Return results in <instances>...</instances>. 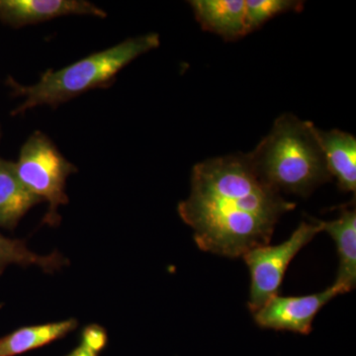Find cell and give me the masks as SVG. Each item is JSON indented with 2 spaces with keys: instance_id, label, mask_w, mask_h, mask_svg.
<instances>
[{
  "instance_id": "cell-1",
  "label": "cell",
  "mask_w": 356,
  "mask_h": 356,
  "mask_svg": "<svg viewBox=\"0 0 356 356\" xmlns=\"http://www.w3.org/2000/svg\"><path fill=\"white\" fill-rule=\"evenodd\" d=\"M295 207L262 179L248 154H231L194 166L191 194L177 209L201 250L236 259L269 245L281 216Z\"/></svg>"
},
{
  "instance_id": "cell-2",
  "label": "cell",
  "mask_w": 356,
  "mask_h": 356,
  "mask_svg": "<svg viewBox=\"0 0 356 356\" xmlns=\"http://www.w3.org/2000/svg\"><path fill=\"white\" fill-rule=\"evenodd\" d=\"M312 122L292 114L281 115L270 133L248 154L262 179L281 193L307 197L331 181Z\"/></svg>"
},
{
  "instance_id": "cell-3",
  "label": "cell",
  "mask_w": 356,
  "mask_h": 356,
  "mask_svg": "<svg viewBox=\"0 0 356 356\" xmlns=\"http://www.w3.org/2000/svg\"><path fill=\"white\" fill-rule=\"evenodd\" d=\"M159 44L161 40L156 33L133 37L63 69L47 70L38 83L33 86H23L13 76H8L6 84L11 88L13 95L24 98V102L11 114H23L40 105L57 107L91 89L107 88L114 83L115 77L126 65L143 54L158 48Z\"/></svg>"
},
{
  "instance_id": "cell-4",
  "label": "cell",
  "mask_w": 356,
  "mask_h": 356,
  "mask_svg": "<svg viewBox=\"0 0 356 356\" xmlns=\"http://www.w3.org/2000/svg\"><path fill=\"white\" fill-rule=\"evenodd\" d=\"M15 170L28 191L48 203L43 222L57 226L60 221L58 208L69 203L65 184L76 168L58 152L44 133L36 131L21 147Z\"/></svg>"
},
{
  "instance_id": "cell-5",
  "label": "cell",
  "mask_w": 356,
  "mask_h": 356,
  "mask_svg": "<svg viewBox=\"0 0 356 356\" xmlns=\"http://www.w3.org/2000/svg\"><path fill=\"white\" fill-rule=\"evenodd\" d=\"M320 232H323L320 220L304 221L280 245H261L243 255L250 273L248 309L252 314L280 295L290 262Z\"/></svg>"
},
{
  "instance_id": "cell-6",
  "label": "cell",
  "mask_w": 356,
  "mask_h": 356,
  "mask_svg": "<svg viewBox=\"0 0 356 356\" xmlns=\"http://www.w3.org/2000/svg\"><path fill=\"white\" fill-rule=\"evenodd\" d=\"M343 294L337 285L325 291L304 296H275L254 312L255 323L262 329L309 334L318 312L337 295Z\"/></svg>"
},
{
  "instance_id": "cell-7",
  "label": "cell",
  "mask_w": 356,
  "mask_h": 356,
  "mask_svg": "<svg viewBox=\"0 0 356 356\" xmlns=\"http://www.w3.org/2000/svg\"><path fill=\"white\" fill-rule=\"evenodd\" d=\"M67 15L105 18L107 13L86 0H0V20L15 28Z\"/></svg>"
},
{
  "instance_id": "cell-8",
  "label": "cell",
  "mask_w": 356,
  "mask_h": 356,
  "mask_svg": "<svg viewBox=\"0 0 356 356\" xmlns=\"http://www.w3.org/2000/svg\"><path fill=\"white\" fill-rule=\"evenodd\" d=\"M316 137L322 149L327 170L336 177L339 188L356 191V139L341 130L323 131L316 127Z\"/></svg>"
},
{
  "instance_id": "cell-9",
  "label": "cell",
  "mask_w": 356,
  "mask_h": 356,
  "mask_svg": "<svg viewBox=\"0 0 356 356\" xmlns=\"http://www.w3.org/2000/svg\"><path fill=\"white\" fill-rule=\"evenodd\" d=\"M323 231L327 232L336 243L339 259V270L334 284L341 293L355 289L356 284V210L344 206L339 218L332 221H320Z\"/></svg>"
},
{
  "instance_id": "cell-10",
  "label": "cell",
  "mask_w": 356,
  "mask_h": 356,
  "mask_svg": "<svg viewBox=\"0 0 356 356\" xmlns=\"http://www.w3.org/2000/svg\"><path fill=\"white\" fill-rule=\"evenodd\" d=\"M188 3L196 20L206 31L215 33L227 41L247 35L245 0H191Z\"/></svg>"
},
{
  "instance_id": "cell-11",
  "label": "cell",
  "mask_w": 356,
  "mask_h": 356,
  "mask_svg": "<svg viewBox=\"0 0 356 356\" xmlns=\"http://www.w3.org/2000/svg\"><path fill=\"white\" fill-rule=\"evenodd\" d=\"M41 201L21 184L15 163L0 159V228H15L26 213Z\"/></svg>"
},
{
  "instance_id": "cell-12",
  "label": "cell",
  "mask_w": 356,
  "mask_h": 356,
  "mask_svg": "<svg viewBox=\"0 0 356 356\" xmlns=\"http://www.w3.org/2000/svg\"><path fill=\"white\" fill-rule=\"evenodd\" d=\"M77 327L74 318L51 323V324L30 325L16 330L0 339V356L20 355L36 350L69 334Z\"/></svg>"
},
{
  "instance_id": "cell-13",
  "label": "cell",
  "mask_w": 356,
  "mask_h": 356,
  "mask_svg": "<svg viewBox=\"0 0 356 356\" xmlns=\"http://www.w3.org/2000/svg\"><path fill=\"white\" fill-rule=\"evenodd\" d=\"M303 6L298 0H245V32H254L278 14L299 11Z\"/></svg>"
},
{
  "instance_id": "cell-14",
  "label": "cell",
  "mask_w": 356,
  "mask_h": 356,
  "mask_svg": "<svg viewBox=\"0 0 356 356\" xmlns=\"http://www.w3.org/2000/svg\"><path fill=\"white\" fill-rule=\"evenodd\" d=\"M81 343L100 353L107 343L106 332L99 325H88L81 334Z\"/></svg>"
},
{
  "instance_id": "cell-15",
  "label": "cell",
  "mask_w": 356,
  "mask_h": 356,
  "mask_svg": "<svg viewBox=\"0 0 356 356\" xmlns=\"http://www.w3.org/2000/svg\"><path fill=\"white\" fill-rule=\"evenodd\" d=\"M99 353L93 350L92 348H89L86 343H79L76 350H72L69 355L67 356H98Z\"/></svg>"
}]
</instances>
